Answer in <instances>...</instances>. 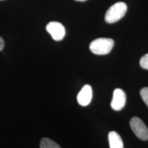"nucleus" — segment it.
<instances>
[{
  "label": "nucleus",
  "instance_id": "nucleus-6",
  "mask_svg": "<svg viewBox=\"0 0 148 148\" xmlns=\"http://www.w3.org/2000/svg\"><path fill=\"white\" fill-rule=\"evenodd\" d=\"M92 98V89L90 86L85 85L80 90L77 100L80 106H86L89 105Z\"/></svg>",
  "mask_w": 148,
  "mask_h": 148
},
{
  "label": "nucleus",
  "instance_id": "nucleus-3",
  "mask_svg": "<svg viewBox=\"0 0 148 148\" xmlns=\"http://www.w3.org/2000/svg\"><path fill=\"white\" fill-rule=\"evenodd\" d=\"M130 126L138 138L142 140H148V128L141 119L133 117L130 121Z\"/></svg>",
  "mask_w": 148,
  "mask_h": 148
},
{
  "label": "nucleus",
  "instance_id": "nucleus-8",
  "mask_svg": "<svg viewBox=\"0 0 148 148\" xmlns=\"http://www.w3.org/2000/svg\"><path fill=\"white\" fill-rule=\"evenodd\" d=\"M40 147V148H61L57 143L47 138H43L41 140Z\"/></svg>",
  "mask_w": 148,
  "mask_h": 148
},
{
  "label": "nucleus",
  "instance_id": "nucleus-10",
  "mask_svg": "<svg viewBox=\"0 0 148 148\" xmlns=\"http://www.w3.org/2000/svg\"><path fill=\"white\" fill-rule=\"evenodd\" d=\"M140 65L143 69L148 70V54H145L140 59Z\"/></svg>",
  "mask_w": 148,
  "mask_h": 148
},
{
  "label": "nucleus",
  "instance_id": "nucleus-9",
  "mask_svg": "<svg viewBox=\"0 0 148 148\" xmlns=\"http://www.w3.org/2000/svg\"><path fill=\"white\" fill-rule=\"evenodd\" d=\"M140 94L144 102L148 106V87L142 88L140 92Z\"/></svg>",
  "mask_w": 148,
  "mask_h": 148
},
{
  "label": "nucleus",
  "instance_id": "nucleus-11",
  "mask_svg": "<svg viewBox=\"0 0 148 148\" xmlns=\"http://www.w3.org/2000/svg\"><path fill=\"white\" fill-rule=\"evenodd\" d=\"M4 46H5L4 41L2 37H0V51H2L3 49Z\"/></svg>",
  "mask_w": 148,
  "mask_h": 148
},
{
  "label": "nucleus",
  "instance_id": "nucleus-4",
  "mask_svg": "<svg viewBox=\"0 0 148 148\" xmlns=\"http://www.w3.org/2000/svg\"><path fill=\"white\" fill-rule=\"evenodd\" d=\"M46 30L52 36L53 40L59 41L63 39L65 29L63 25L57 21H51L46 26Z\"/></svg>",
  "mask_w": 148,
  "mask_h": 148
},
{
  "label": "nucleus",
  "instance_id": "nucleus-1",
  "mask_svg": "<svg viewBox=\"0 0 148 148\" xmlns=\"http://www.w3.org/2000/svg\"><path fill=\"white\" fill-rule=\"evenodd\" d=\"M114 41L109 38H99L90 43V51L97 55H106L111 52Z\"/></svg>",
  "mask_w": 148,
  "mask_h": 148
},
{
  "label": "nucleus",
  "instance_id": "nucleus-2",
  "mask_svg": "<svg viewBox=\"0 0 148 148\" xmlns=\"http://www.w3.org/2000/svg\"><path fill=\"white\" fill-rule=\"evenodd\" d=\"M127 10L126 4L123 2H119L111 5L106 12L105 20L109 24L114 23L119 21L125 15Z\"/></svg>",
  "mask_w": 148,
  "mask_h": 148
},
{
  "label": "nucleus",
  "instance_id": "nucleus-7",
  "mask_svg": "<svg viewBox=\"0 0 148 148\" xmlns=\"http://www.w3.org/2000/svg\"><path fill=\"white\" fill-rule=\"evenodd\" d=\"M108 139L110 148H124L121 138L116 132L111 131L109 132Z\"/></svg>",
  "mask_w": 148,
  "mask_h": 148
},
{
  "label": "nucleus",
  "instance_id": "nucleus-5",
  "mask_svg": "<svg viewBox=\"0 0 148 148\" xmlns=\"http://www.w3.org/2000/svg\"><path fill=\"white\" fill-rule=\"evenodd\" d=\"M126 102V95L125 92L120 88L114 91L111 101V108L115 111H120L124 108Z\"/></svg>",
  "mask_w": 148,
  "mask_h": 148
},
{
  "label": "nucleus",
  "instance_id": "nucleus-12",
  "mask_svg": "<svg viewBox=\"0 0 148 148\" xmlns=\"http://www.w3.org/2000/svg\"><path fill=\"white\" fill-rule=\"evenodd\" d=\"M75 1H79V2H84V1H86V0H75Z\"/></svg>",
  "mask_w": 148,
  "mask_h": 148
},
{
  "label": "nucleus",
  "instance_id": "nucleus-13",
  "mask_svg": "<svg viewBox=\"0 0 148 148\" xmlns=\"http://www.w3.org/2000/svg\"><path fill=\"white\" fill-rule=\"evenodd\" d=\"M0 1H2V0H0Z\"/></svg>",
  "mask_w": 148,
  "mask_h": 148
}]
</instances>
